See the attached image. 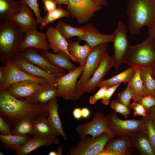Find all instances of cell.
<instances>
[{"instance_id":"obj_20","label":"cell","mask_w":155,"mask_h":155,"mask_svg":"<svg viewBox=\"0 0 155 155\" xmlns=\"http://www.w3.org/2000/svg\"><path fill=\"white\" fill-rule=\"evenodd\" d=\"M10 20L18 24L24 33L31 28L37 27L38 24L32 10L25 4L22 5L20 11Z\"/></svg>"},{"instance_id":"obj_49","label":"cell","mask_w":155,"mask_h":155,"mask_svg":"<svg viewBox=\"0 0 155 155\" xmlns=\"http://www.w3.org/2000/svg\"><path fill=\"white\" fill-rule=\"evenodd\" d=\"M147 113L155 124V106L152 107L148 111Z\"/></svg>"},{"instance_id":"obj_42","label":"cell","mask_w":155,"mask_h":155,"mask_svg":"<svg viewBox=\"0 0 155 155\" xmlns=\"http://www.w3.org/2000/svg\"><path fill=\"white\" fill-rule=\"evenodd\" d=\"M138 102L143 105L147 112L152 107L155 106V98L152 95H147L143 96Z\"/></svg>"},{"instance_id":"obj_40","label":"cell","mask_w":155,"mask_h":155,"mask_svg":"<svg viewBox=\"0 0 155 155\" xmlns=\"http://www.w3.org/2000/svg\"><path fill=\"white\" fill-rule=\"evenodd\" d=\"M111 107L114 112L120 113L126 118L131 112L130 108L120 103L116 99L111 101Z\"/></svg>"},{"instance_id":"obj_59","label":"cell","mask_w":155,"mask_h":155,"mask_svg":"<svg viewBox=\"0 0 155 155\" xmlns=\"http://www.w3.org/2000/svg\"><path fill=\"white\" fill-rule=\"evenodd\" d=\"M154 97H155V94H154Z\"/></svg>"},{"instance_id":"obj_41","label":"cell","mask_w":155,"mask_h":155,"mask_svg":"<svg viewBox=\"0 0 155 155\" xmlns=\"http://www.w3.org/2000/svg\"><path fill=\"white\" fill-rule=\"evenodd\" d=\"M130 107L134 110L133 113V117L137 116L144 117L147 114V112L144 106L139 102L133 101L130 103Z\"/></svg>"},{"instance_id":"obj_35","label":"cell","mask_w":155,"mask_h":155,"mask_svg":"<svg viewBox=\"0 0 155 155\" xmlns=\"http://www.w3.org/2000/svg\"><path fill=\"white\" fill-rule=\"evenodd\" d=\"M71 16L69 13L61 7H57L55 9L49 12H47L43 18L40 24V28L43 30L49 23H52L55 20L63 18H69Z\"/></svg>"},{"instance_id":"obj_47","label":"cell","mask_w":155,"mask_h":155,"mask_svg":"<svg viewBox=\"0 0 155 155\" xmlns=\"http://www.w3.org/2000/svg\"><path fill=\"white\" fill-rule=\"evenodd\" d=\"M98 155H125V154L123 153L106 150L103 149Z\"/></svg>"},{"instance_id":"obj_55","label":"cell","mask_w":155,"mask_h":155,"mask_svg":"<svg viewBox=\"0 0 155 155\" xmlns=\"http://www.w3.org/2000/svg\"><path fill=\"white\" fill-rule=\"evenodd\" d=\"M4 66L1 67L0 68V80L3 78L4 74Z\"/></svg>"},{"instance_id":"obj_48","label":"cell","mask_w":155,"mask_h":155,"mask_svg":"<svg viewBox=\"0 0 155 155\" xmlns=\"http://www.w3.org/2000/svg\"><path fill=\"white\" fill-rule=\"evenodd\" d=\"M73 115L74 117L76 119H79L81 117V109L79 108H75L73 112Z\"/></svg>"},{"instance_id":"obj_26","label":"cell","mask_w":155,"mask_h":155,"mask_svg":"<svg viewBox=\"0 0 155 155\" xmlns=\"http://www.w3.org/2000/svg\"><path fill=\"white\" fill-rule=\"evenodd\" d=\"M33 126L32 134L34 136L53 138L56 137L55 134L46 116L37 117L32 121Z\"/></svg>"},{"instance_id":"obj_10","label":"cell","mask_w":155,"mask_h":155,"mask_svg":"<svg viewBox=\"0 0 155 155\" xmlns=\"http://www.w3.org/2000/svg\"><path fill=\"white\" fill-rule=\"evenodd\" d=\"M75 130L80 139L88 135L97 137L105 133H108L115 137L108 125L105 117L102 113L98 111L95 112L91 121L79 125L75 127Z\"/></svg>"},{"instance_id":"obj_39","label":"cell","mask_w":155,"mask_h":155,"mask_svg":"<svg viewBox=\"0 0 155 155\" xmlns=\"http://www.w3.org/2000/svg\"><path fill=\"white\" fill-rule=\"evenodd\" d=\"M19 2L22 5L25 4L28 5L33 11L38 24L41 23L43 18L39 9L37 0H21Z\"/></svg>"},{"instance_id":"obj_5","label":"cell","mask_w":155,"mask_h":155,"mask_svg":"<svg viewBox=\"0 0 155 155\" xmlns=\"http://www.w3.org/2000/svg\"><path fill=\"white\" fill-rule=\"evenodd\" d=\"M107 43L100 44L93 48L88 56L76 86V100L84 94V88L89 80L98 67L102 59L107 52Z\"/></svg>"},{"instance_id":"obj_6","label":"cell","mask_w":155,"mask_h":155,"mask_svg":"<svg viewBox=\"0 0 155 155\" xmlns=\"http://www.w3.org/2000/svg\"><path fill=\"white\" fill-rule=\"evenodd\" d=\"M108 125L115 137L134 136L144 131V122L141 120H123L114 112L105 116Z\"/></svg>"},{"instance_id":"obj_56","label":"cell","mask_w":155,"mask_h":155,"mask_svg":"<svg viewBox=\"0 0 155 155\" xmlns=\"http://www.w3.org/2000/svg\"><path fill=\"white\" fill-rule=\"evenodd\" d=\"M62 145H61L58 148L57 151L56 152V155H62Z\"/></svg>"},{"instance_id":"obj_2","label":"cell","mask_w":155,"mask_h":155,"mask_svg":"<svg viewBox=\"0 0 155 155\" xmlns=\"http://www.w3.org/2000/svg\"><path fill=\"white\" fill-rule=\"evenodd\" d=\"M126 13L131 33H140L144 26L151 27L155 22V0H129Z\"/></svg>"},{"instance_id":"obj_24","label":"cell","mask_w":155,"mask_h":155,"mask_svg":"<svg viewBox=\"0 0 155 155\" xmlns=\"http://www.w3.org/2000/svg\"><path fill=\"white\" fill-rule=\"evenodd\" d=\"M68 50L72 57L80 65L85 66L88 57L92 48L87 43L81 45L77 41H71L68 43Z\"/></svg>"},{"instance_id":"obj_23","label":"cell","mask_w":155,"mask_h":155,"mask_svg":"<svg viewBox=\"0 0 155 155\" xmlns=\"http://www.w3.org/2000/svg\"><path fill=\"white\" fill-rule=\"evenodd\" d=\"M58 90L54 83L48 82L31 96L28 99L36 104H45L57 97Z\"/></svg>"},{"instance_id":"obj_1","label":"cell","mask_w":155,"mask_h":155,"mask_svg":"<svg viewBox=\"0 0 155 155\" xmlns=\"http://www.w3.org/2000/svg\"><path fill=\"white\" fill-rule=\"evenodd\" d=\"M47 103L36 104L28 99H18L6 91H0L1 113L17 123L24 119L32 121L38 117L49 115Z\"/></svg>"},{"instance_id":"obj_37","label":"cell","mask_w":155,"mask_h":155,"mask_svg":"<svg viewBox=\"0 0 155 155\" xmlns=\"http://www.w3.org/2000/svg\"><path fill=\"white\" fill-rule=\"evenodd\" d=\"M142 119L144 122V131L147 134L155 154V124L148 113L146 116L142 117Z\"/></svg>"},{"instance_id":"obj_58","label":"cell","mask_w":155,"mask_h":155,"mask_svg":"<svg viewBox=\"0 0 155 155\" xmlns=\"http://www.w3.org/2000/svg\"><path fill=\"white\" fill-rule=\"evenodd\" d=\"M0 155H3V154H2L1 152H0Z\"/></svg>"},{"instance_id":"obj_27","label":"cell","mask_w":155,"mask_h":155,"mask_svg":"<svg viewBox=\"0 0 155 155\" xmlns=\"http://www.w3.org/2000/svg\"><path fill=\"white\" fill-rule=\"evenodd\" d=\"M130 143L140 155H155L148 136L144 131L131 137Z\"/></svg>"},{"instance_id":"obj_8","label":"cell","mask_w":155,"mask_h":155,"mask_svg":"<svg viewBox=\"0 0 155 155\" xmlns=\"http://www.w3.org/2000/svg\"><path fill=\"white\" fill-rule=\"evenodd\" d=\"M84 66L80 65L74 71L57 77L54 83L58 90L57 97L66 100L76 101V84Z\"/></svg>"},{"instance_id":"obj_34","label":"cell","mask_w":155,"mask_h":155,"mask_svg":"<svg viewBox=\"0 0 155 155\" xmlns=\"http://www.w3.org/2000/svg\"><path fill=\"white\" fill-rule=\"evenodd\" d=\"M30 138L26 135L20 136L10 134L8 135L0 134V140L6 146L17 150Z\"/></svg>"},{"instance_id":"obj_52","label":"cell","mask_w":155,"mask_h":155,"mask_svg":"<svg viewBox=\"0 0 155 155\" xmlns=\"http://www.w3.org/2000/svg\"><path fill=\"white\" fill-rule=\"evenodd\" d=\"M97 4L102 6H106L108 4V0H92Z\"/></svg>"},{"instance_id":"obj_9","label":"cell","mask_w":155,"mask_h":155,"mask_svg":"<svg viewBox=\"0 0 155 155\" xmlns=\"http://www.w3.org/2000/svg\"><path fill=\"white\" fill-rule=\"evenodd\" d=\"M4 74L0 80L1 91H6L11 85L26 80H32L44 84L49 82L46 80L30 75L20 69L11 59L7 60L4 66Z\"/></svg>"},{"instance_id":"obj_36","label":"cell","mask_w":155,"mask_h":155,"mask_svg":"<svg viewBox=\"0 0 155 155\" xmlns=\"http://www.w3.org/2000/svg\"><path fill=\"white\" fill-rule=\"evenodd\" d=\"M32 121L24 119L18 123L15 128L11 131L12 135L24 136L28 134H32L33 126Z\"/></svg>"},{"instance_id":"obj_32","label":"cell","mask_w":155,"mask_h":155,"mask_svg":"<svg viewBox=\"0 0 155 155\" xmlns=\"http://www.w3.org/2000/svg\"><path fill=\"white\" fill-rule=\"evenodd\" d=\"M141 67H134L135 72L129 83L132 92V99L139 102L143 97V84L140 76Z\"/></svg>"},{"instance_id":"obj_13","label":"cell","mask_w":155,"mask_h":155,"mask_svg":"<svg viewBox=\"0 0 155 155\" xmlns=\"http://www.w3.org/2000/svg\"><path fill=\"white\" fill-rule=\"evenodd\" d=\"M17 54L28 62L56 76L62 75L67 73L65 69L53 65L44 56L39 54L34 48H28L22 52Z\"/></svg>"},{"instance_id":"obj_22","label":"cell","mask_w":155,"mask_h":155,"mask_svg":"<svg viewBox=\"0 0 155 155\" xmlns=\"http://www.w3.org/2000/svg\"><path fill=\"white\" fill-rule=\"evenodd\" d=\"M49 112L48 121L57 135L61 136L65 140L68 137L64 132L58 112L59 105L57 97L51 100L47 103Z\"/></svg>"},{"instance_id":"obj_38","label":"cell","mask_w":155,"mask_h":155,"mask_svg":"<svg viewBox=\"0 0 155 155\" xmlns=\"http://www.w3.org/2000/svg\"><path fill=\"white\" fill-rule=\"evenodd\" d=\"M118 95V97L116 99L120 103L130 108V101L132 98V92L131 86L129 83H128L126 88L119 92Z\"/></svg>"},{"instance_id":"obj_21","label":"cell","mask_w":155,"mask_h":155,"mask_svg":"<svg viewBox=\"0 0 155 155\" xmlns=\"http://www.w3.org/2000/svg\"><path fill=\"white\" fill-rule=\"evenodd\" d=\"M59 139L57 137L53 138L37 136L30 138L16 151L17 155H27L32 151L41 146L48 147L52 144H59Z\"/></svg>"},{"instance_id":"obj_7","label":"cell","mask_w":155,"mask_h":155,"mask_svg":"<svg viewBox=\"0 0 155 155\" xmlns=\"http://www.w3.org/2000/svg\"><path fill=\"white\" fill-rule=\"evenodd\" d=\"M114 138L111 134L105 133L97 137L87 136L81 139L75 146L71 148L67 155H98L106 143Z\"/></svg>"},{"instance_id":"obj_30","label":"cell","mask_w":155,"mask_h":155,"mask_svg":"<svg viewBox=\"0 0 155 155\" xmlns=\"http://www.w3.org/2000/svg\"><path fill=\"white\" fill-rule=\"evenodd\" d=\"M131 138V136H127L118 137L115 139L112 138L106 143L104 149L128 155L129 149L133 147L130 143Z\"/></svg>"},{"instance_id":"obj_3","label":"cell","mask_w":155,"mask_h":155,"mask_svg":"<svg viewBox=\"0 0 155 155\" xmlns=\"http://www.w3.org/2000/svg\"><path fill=\"white\" fill-rule=\"evenodd\" d=\"M24 33L20 26L8 20L0 24V51L2 57L10 58L20 51Z\"/></svg>"},{"instance_id":"obj_54","label":"cell","mask_w":155,"mask_h":155,"mask_svg":"<svg viewBox=\"0 0 155 155\" xmlns=\"http://www.w3.org/2000/svg\"><path fill=\"white\" fill-rule=\"evenodd\" d=\"M152 69V78L155 80V63L151 65Z\"/></svg>"},{"instance_id":"obj_12","label":"cell","mask_w":155,"mask_h":155,"mask_svg":"<svg viewBox=\"0 0 155 155\" xmlns=\"http://www.w3.org/2000/svg\"><path fill=\"white\" fill-rule=\"evenodd\" d=\"M128 27L122 22L119 21L113 34L112 42L114 49L113 57L114 66L117 71L121 64L131 45L127 39V33Z\"/></svg>"},{"instance_id":"obj_53","label":"cell","mask_w":155,"mask_h":155,"mask_svg":"<svg viewBox=\"0 0 155 155\" xmlns=\"http://www.w3.org/2000/svg\"><path fill=\"white\" fill-rule=\"evenodd\" d=\"M59 5L63 4L67 5L68 3V0H54Z\"/></svg>"},{"instance_id":"obj_4","label":"cell","mask_w":155,"mask_h":155,"mask_svg":"<svg viewBox=\"0 0 155 155\" xmlns=\"http://www.w3.org/2000/svg\"><path fill=\"white\" fill-rule=\"evenodd\" d=\"M155 63V40L150 34L142 43L131 46L123 63L142 67Z\"/></svg>"},{"instance_id":"obj_43","label":"cell","mask_w":155,"mask_h":155,"mask_svg":"<svg viewBox=\"0 0 155 155\" xmlns=\"http://www.w3.org/2000/svg\"><path fill=\"white\" fill-rule=\"evenodd\" d=\"M120 84L121 83H119L107 88L104 96L101 99V102L103 104L105 105L109 104L111 96Z\"/></svg>"},{"instance_id":"obj_15","label":"cell","mask_w":155,"mask_h":155,"mask_svg":"<svg viewBox=\"0 0 155 155\" xmlns=\"http://www.w3.org/2000/svg\"><path fill=\"white\" fill-rule=\"evenodd\" d=\"M113 66V57L110 56L107 52L103 57L98 67L86 84L84 88V93L95 91L97 84L103 80L104 77Z\"/></svg>"},{"instance_id":"obj_19","label":"cell","mask_w":155,"mask_h":155,"mask_svg":"<svg viewBox=\"0 0 155 155\" xmlns=\"http://www.w3.org/2000/svg\"><path fill=\"white\" fill-rule=\"evenodd\" d=\"M46 33L50 48L54 53H65L70 57L72 60L75 62L68 50V43L67 40L55 27L49 26L46 29Z\"/></svg>"},{"instance_id":"obj_16","label":"cell","mask_w":155,"mask_h":155,"mask_svg":"<svg viewBox=\"0 0 155 155\" xmlns=\"http://www.w3.org/2000/svg\"><path fill=\"white\" fill-rule=\"evenodd\" d=\"M44 84L32 80H24L11 85L6 91L18 99L28 100Z\"/></svg>"},{"instance_id":"obj_31","label":"cell","mask_w":155,"mask_h":155,"mask_svg":"<svg viewBox=\"0 0 155 155\" xmlns=\"http://www.w3.org/2000/svg\"><path fill=\"white\" fill-rule=\"evenodd\" d=\"M135 72L134 67L130 66L126 70L111 78L103 80L98 84L96 86H105L108 88L122 82L127 83L129 81Z\"/></svg>"},{"instance_id":"obj_14","label":"cell","mask_w":155,"mask_h":155,"mask_svg":"<svg viewBox=\"0 0 155 155\" xmlns=\"http://www.w3.org/2000/svg\"><path fill=\"white\" fill-rule=\"evenodd\" d=\"M36 28H31L24 33L20 51H23L30 48L48 51L50 48L46 33L40 32Z\"/></svg>"},{"instance_id":"obj_46","label":"cell","mask_w":155,"mask_h":155,"mask_svg":"<svg viewBox=\"0 0 155 155\" xmlns=\"http://www.w3.org/2000/svg\"><path fill=\"white\" fill-rule=\"evenodd\" d=\"M0 131L1 134L8 135L11 134L10 127L2 117H0Z\"/></svg>"},{"instance_id":"obj_25","label":"cell","mask_w":155,"mask_h":155,"mask_svg":"<svg viewBox=\"0 0 155 155\" xmlns=\"http://www.w3.org/2000/svg\"><path fill=\"white\" fill-rule=\"evenodd\" d=\"M42 55L45 57L52 64L56 67L65 69L70 72L75 69L77 67L71 61V58L64 53L53 54L48 51L40 50Z\"/></svg>"},{"instance_id":"obj_57","label":"cell","mask_w":155,"mask_h":155,"mask_svg":"<svg viewBox=\"0 0 155 155\" xmlns=\"http://www.w3.org/2000/svg\"><path fill=\"white\" fill-rule=\"evenodd\" d=\"M49 155H56V152L54 151H51L49 152Z\"/></svg>"},{"instance_id":"obj_44","label":"cell","mask_w":155,"mask_h":155,"mask_svg":"<svg viewBox=\"0 0 155 155\" xmlns=\"http://www.w3.org/2000/svg\"><path fill=\"white\" fill-rule=\"evenodd\" d=\"M107 88L105 86L100 87L99 90L94 95L90 97L89 103L93 104L96 103L99 100L102 99L104 96Z\"/></svg>"},{"instance_id":"obj_17","label":"cell","mask_w":155,"mask_h":155,"mask_svg":"<svg viewBox=\"0 0 155 155\" xmlns=\"http://www.w3.org/2000/svg\"><path fill=\"white\" fill-rule=\"evenodd\" d=\"M80 27L84 30L85 34L78 37V40L85 41L92 48L102 44L112 42L113 33L109 34H102L90 23Z\"/></svg>"},{"instance_id":"obj_50","label":"cell","mask_w":155,"mask_h":155,"mask_svg":"<svg viewBox=\"0 0 155 155\" xmlns=\"http://www.w3.org/2000/svg\"><path fill=\"white\" fill-rule=\"evenodd\" d=\"M82 117L84 118L88 117L90 115V111L89 109L86 108H83L81 109Z\"/></svg>"},{"instance_id":"obj_33","label":"cell","mask_w":155,"mask_h":155,"mask_svg":"<svg viewBox=\"0 0 155 155\" xmlns=\"http://www.w3.org/2000/svg\"><path fill=\"white\" fill-rule=\"evenodd\" d=\"M55 27L67 40L74 36L80 37L85 34L84 31L80 27L75 28L61 21L58 22Z\"/></svg>"},{"instance_id":"obj_51","label":"cell","mask_w":155,"mask_h":155,"mask_svg":"<svg viewBox=\"0 0 155 155\" xmlns=\"http://www.w3.org/2000/svg\"><path fill=\"white\" fill-rule=\"evenodd\" d=\"M148 32L155 40V22L151 27L148 28Z\"/></svg>"},{"instance_id":"obj_28","label":"cell","mask_w":155,"mask_h":155,"mask_svg":"<svg viewBox=\"0 0 155 155\" xmlns=\"http://www.w3.org/2000/svg\"><path fill=\"white\" fill-rule=\"evenodd\" d=\"M150 65L141 67L140 76L143 84V96L151 95L154 96L155 93V80L152 78Z\"/></svg>"},{"instance_id":"obj_11","label":"cell","mask_w":155,"mask_h":155,"mask_svg":"<svg viewBox=\"0 0 155 155\" xmlns=\"http://www.w3.org/2000/svg\"><path fill=\"white\" fill-rule=\"evenodd\" d=\"M67 10L80 24L87 22L102 6L92 0H68Z\"/></svg>"},{"instance_id":"obj_29","label":"cell","mask_w":155,"mask_h":155,"mask_svg":"<svg viewBox=\"0 0 155 155\" xmlns=\"http://www.w3.org/2000/svg\"><path fill=\"white\" fill-rule=\"evenodd\" d=\"M22 4L13 0H0L1 22L10 20L20 11Z\"/></svg>"},{"instance_id":"obj_18","label":"cell","mask_w":155,"mask_h":155,"mask_svg":"<svg viewBox=\"0 0 155 155\" xmlns=\"http://www.w3.org/2000/svg\"><path fill=\"white\" fill-rule=\"evenodd\" d=\"M11 60L20 69L33 76L43 78L49 82L54 83L57 76L45 71L38 66L26 61L18 55H14Z\"/></svg>"},{"instance_id":"obj_45","label":"cell","mask_w":155,"mask_h":155,"mask_svg":"<svg viewBox=\"0 0 155 155\" xmlns=\"http://www.w3.org/2000/svg\"><path fill=\"white\" fill-rule=\"evenodd\" d=\"M44 4V11L49 12L55 9L57 7V3L54 0H41Z\"/></svg>"}]
</instances>
